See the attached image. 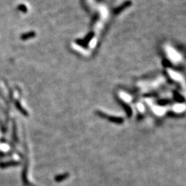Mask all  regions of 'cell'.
<instances>
[{"label": "cell", "instance_id": "obj_1", "mask_svg": "<svg viewBox=\"0 0 186 186\" xmlns=\"http://www.w3.org/2000/svg\"><path fill=\"white\" fill-rule=\"evenodd\" d=\"M36 35V33L34 32V31H30V32H28L26 33H24L21 35L20 38L25 41V40H28L31 38H33L35 37Z\"/></svg>", "mask_w": 186, "mask_h": 186}, {"label": "cell", "instance_id": "obj_2", "mask_svg": "<svg viewBox=\"0 0 186 186\" xmlns=\"http://www.w3.org/2000/svg\"><path fill=\"white\" fill-rule=\"evenodd\" d=\"M130 4H131V3H130V2H127L126 3H124L123 4H122V6H119V8H117L115 11H114V12H115V13H119V12H120L122 11H123V9H125L126 8L128 7V6H129Z\"/></svg>", "mask_w": 186, "mask_h": 186}, {"label": "cell", "instance_id": "obj_3", "mask_svg": "<svg viewBox=\"0 0 186 186\" xmlns=\"http://www.w3.org/2000/svg\"><path fill=\"white\" fill-rule=\"evenodd\" d=\"M17 8H18L19 11H21L22 12H26L27 11H28L27 7L24 4H20L18 6Z\"/></svg>", "mask_w": 186, "mask_h": 186}, {"label": "cell", "instance_id": "obj_4", "mask_svg": "<svg viewBox=\"0 0 186 186\" xmlns=\"http://www.w3.org/2000/svg\"><path fill=\"white\" fill-rule=\"evenodd\" d=\"M67 175H59L58 176H57V178H56V180L58 181H62V180H64V179H66Z\"/></svg>", "mask_w": 186, "mask_h": 186}]
</instances>
